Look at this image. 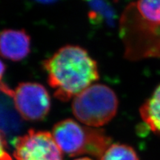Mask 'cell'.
<instances>
[{
    "label": "cell",
    "mask_w": 160,
    "mask_h": 160,
    "mask_svg": "<svg viewBox=\"0 0 160 160\" xmlns=\"http://www.w3.org/2000/svg\"><path fill=\"white\" fill-rule=\"evenodd\" d=\"M42 68L54 97L62 102L73 99L99 79L97 62L78 45L62 47L44 60Z\"/></svg>",
    "instance_id": "obj_1"
},
{
    "label": "cell",
    "mask_w": 160,
    "mask_h": 160,
    "mask_svg": "<svg viewBox=\"0 0 160 160\" xmlns=\"http://www.w3.org/2000/svg\"><path fill=\"white\" fill-rule=\"evenodd\" d=\"M52 135L62 153L69 157L88 154L100 159L112 144L103 129L82 125L72 119L56 123Z\"/></svg>",
    "instance_id": "obj_2"
},
{
    "label": "cell",
    "mask_w": 160,
    "mask_h": 160,
    "mask_svg": "<svg viewBox=\"0 0 160 160\" xmlns=\"http://www.w3.org/2000/svg\"><path fill=\"white\" fill-rule=\"evenodd\" d=\"M119 99L114 91L104 84H93L73 99L72 111L80 122L99 128L114 118Z\"/></svg>",
    "instance_id": "obj_3"
},
{
    "label": "cell",
    "mask_w": 160,
    "mask_h": 160,
    "mask_svg": "<svg viewBox=\"0 0 160 160\" xmlns=\"http://www.w3.org/2000/svg\"><path fill=\"white\" fill-rule=\"evenodd\" d=\"M0 91L13 99L16 109L24 119L42 121L48 115L51 108V97L41 84L22 82L14 90L3 84L0 85Z\"/></svg>",
    "instance_id": "obj_4"
},
{
    "label": "cell",
    "mask_w": 160,
    "mask_h": 160,
    "mask_svg": "<svg viewBox=\"0 0 160 160\" xmlns=\"http://www.w3.org/2000/svg\"><path fill=\"white\" fill-rule=\"evenodd\" d=\"M16 160H64L62 151L48 131L30 129L13 141Z\"/></svg>",
    "instance_id": "obj_5"
},
{
    "label": "cell",
    "mask_w": 160,
    "mask_h": 160,
    "mask_svg": "<svg viewBox=\"0 0 160 160\" xmlns=\"http://www.w3.org/2000/svg\"><path fill=\"white\" fill-rule=\"evenodd\" d=\"M31 40L25 30L7 29L0 32V55L11 61L25 59L31 52Z\"/></svg>",
    "instance_id": "obj_6"
},
{
    "label": "cell",
    "mask_w": 160,
    "mask_h": 160,
    "mask_svg": "<svg viewBox=\"0 0 160 160\" xmlns=\"http://www.w3.org/2000/svg\"><path fill=\"white\" fill-rule=\"evenodd\" d=\"M88 8L90 22L98 27L114 28L118 16L110 0H82Z\"/></svg>",
    "instance_id": "obj_7"
},
{
    "label": "cell",
    "mask_w": 160,
    "mask_h": 160,
    "mask_svg": "<svg viewBox=\"0 0 160 160\" xmlns=\"http://www.w3.org/2000/svg\"><path fill=\"white\" fill-rule=\"evenodd\" d=\"M139 114L150 130L160 135V85L140 107Z\"/></svg>",
    "instance_id": "obj_8"
},
{
    "label": "cell",
    "mask_w": 160,
    "mask_h": 160,
    "mask_svg": "<svg viewBox=\"0 0 160 160\" xmlns=\"http://www.w3.org/2000/svg\"><path fill=\"white\" fill-rule=\"evenodd\" d=\"M99 160H139V158L131 146L113 143L108 148Z\"/></svg>",
    "instance_id": "obj_9"
},
{
    "label": "cell",
    "mask_w": 160,
    "mask_h": 160,
    "mask_svg": "<svg viewBox=\"0 0 160 160\" xmlns=\"http://www.w3.org/2000/svg\"><path fill=\"white\" fill-rule=\"evenodd\" d=\"M8 149L5 134L0 130V160H13Z\"/></svg>",
    "instance_id": "obj_10"
},
{
    "label": "cell",
    "mask_w": 160,
    "mask_h": 160,
    "mask_svg": "<svg viewBox=\"0 0 160 160\" xmlns=\"http://www.w3.org/2000/svg\"><path fill=\"white\" fill-rule=\"evenodd\" d=\"M5 65L3 63V62L0 59V84H2V79L4 73L5 72Z\"/></svg>",
    "instance_id": "obj_11"
},
{
    "label": "cell",
    "mask_w": 160,
    "mask_h": 160,
    "mask_svg": "<svg viewBox=\"0 0 160 160\" xmlns=\"http://www.w3.org/2000/svg\"><path fill=\"white\" fill-rule=\"evenodd\" d=\"M38 3L43 4V5H50V4H53L59 1V0H34Z\"/></svg>",
    "instance_id": "obj_12"
},
{
    "label": "cell",
    "mask_w": 160,
    "mask_h": 160,
    "mask_svg": "<svg viewBox=\"0 0 160 160\" xmlns=\"http://www.w3.org/2000/svg\"><path fill=\"white\" fill-rule=\"evenodd\" d=\"M75 160H92L91 159H90L88 157H82V158H79V159H77Z\"/></svg>",
    "instance_id": "obj_13"
}]
</instances>
